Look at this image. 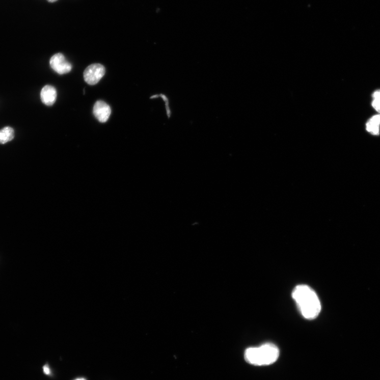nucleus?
<instances>
[{
	"label": "nucleus",
	"instance_id": "obj_1",
	"mask_svg": "<svg viewBox=\"0 0 380 380\" xmlns=\"http://www.w3.org/2000/svg\"><path fill=\"white\" fill-rule=\"evenodd\" d=\"M292 297L304 318L313 319L318 316L321 310L320 302L315 291L310 287L305 285L296 286Z\"/></svg>",
	"mask_w": 380,
	"mask_h": 380
},
{
	"label": "nucleus",
	"instance_id": "obj_2",
	"mask_svg": "<svg viewBox=\"0 0 380 380\" xmlns=\"http://www.w3.org/2000/svg\"><path fill=\"white\" fill-rule=\"evenodd\" d=\"M279 356V348L269 343L257 347L248 348L245 352L246 361L256 366L270 365L275 363Z\"/></svg>",
	"mask_w": 380,
	"mask_h": 380
},
{
	"label": "nucleus",
	"instance_id": "obj_3",
	"mask_svg": "<svg viewBox=\"0 0 380 380\" xmlns=\"http://www.w3.org/2000/svg\"><path fill=\"white\" fill-rule=\"evenodd\" d=\"M105 74V68L100 64H92L84 72L85 81L89 85L97 84Z\"/></svg>",
	"mask_w": 380,
	"mask_h": 380
},
{
	"label": "nucleus",
	"instance_id": "obj_4",
	"mask_svg": "<svg viewBox=\"0 0 380 380\" xmlns=\"http://www.w3.org/2000/svg\"><path fill=\"white\" fill-rule=\"evenodd\" d=\"M50 65L55 71L60 75L67 74L72 69L71 64L66 60L64 55L61 53L55 54L51 58Z\"/></svg>",
	"mask_w": 380,
	"mask_h": 380
},
{
	"label": "nucleus",
	"instance_id": "obj_5",
	"mask_svg": "<svg viewBox=\"0 0 380 380\" xmlns=\"http://www.w3.org/2000/svg\"><path fill=\"white\" fill-rule=\"evenodd\" d=\"M93 113L99 122L106 123L110 118L111 109L105 102L99 100L96 101L94 106Z\"/></svg>",
	"mask_w": 380,
	"mask_h": 380
},
{
	"label": "nucleus",
	"instance_id": "obj_6",
	"mask_svg": "<svg viewBox=\"0 0 380 380\" xmlns=\"http://www.w3.org/2000/svg\"><path fill=\"white\" fill-rule=\"evenodd\" d=\"M40 98L44 104L47 106L53 105L57 98V91L55 88L50 85L44 87L40 93Z\"/></svg>",
	"mask_w": 380,
	"mask_h": 380
},
{
	"label": "nucleus",
	"instance_id": "obj_7",
	"mask_svg": "<svg viewBox=\"0 0 380 380\" xmlns=\"http://www.w3.org/2000/svg\"><path fill=\"white\" fill-rule=\"evenodd\" d=\"M15 137V131L10 126H6L0 129V144H5L12 141Z\"/></svg>",
	"mask_w": 380,
	"mask_h": 380
},
{
	"label": "nucleus",
	"instance_id": "obj_8",
	"mask_svg": "<svg viewBox=\"0 0 380 380\" xmlns=\"http://www.w3.org/2000/svg\"><path fill=\"white\" fill-rule=\"evenodd\" d=\"M380 114L374 116L367 123V130L373 135L379 134Z\"/></svg>",
	"mask_w": 380,
	"mask_h": 380
},
{
	"label": "nucleus",
	"instance_id": "obj_9",
	"mask_svg": "<svg viewBox=\"0 0 380 380\" xmlns=\"http://www.w3.org/2000/svg\"><path fill=\"white\" fill-rule=\"evenodd\" d=\"M373 99L372 106L376 112L380 113V90L373 93Z\"/></svg>",
	"mask_w": 380,
	"mask_h": 380
},
{
	"label": "nucleus",
	"instance_id": "obj_10",
	"mask_svg": "<svg viewBox=\"0 0 380 380\" xmlns=\"http://www.w3.org/2000/svg\"><path fill=\"white\" fill-rule=\"evenodd\" d=\"M43 371L44 373L46 375H49L50 374V370L48 365H46L43 367Z\"/></svg>",
	"mask_w": 380,
	"mask_h": 380
},
{
	"label": "nucleus",
	"instance_id": "obj_11",
	"mask_svg": "<svg viewBox=\"0 0 380 380\" xmlns=\"http://www.w3.org/2000/svg\"><path fill=\"white\" fill-rule=\"evenodd\" d=\"M47 1L49 3H53L58 1V0H47Z\"/></svg>",
	"mask_w": 380,
	"mask_h": 380
},
{
	"label": "nucleus",
	"instance_id": "obj_12",
	"mask_svg": "<svg viewBox=\"0 0 380 380\" xmlns=\"http://www.w3.org/2000/svg\"><path fill=\"white\" fill-rule=\"evenodd\" d=\"M75 380H86L85 378H78Z\"/></svg>",
	"mask_w": 380,
	"mask_h": 380
}]
</instances>
